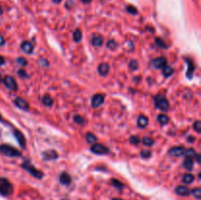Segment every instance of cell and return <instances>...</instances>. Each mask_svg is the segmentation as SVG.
Masks as SVG:
<instances>
[{
  "label": "cell",
  "instance_id": "obj_20",
  "mask_svg": "<svg viewBox=\"0 0 201 200\" xmlns=\"http://www.w3.org/2000/svg\"><path fill=\"white\" fill-rule=\"evenodd\" d=\"M184 167L185 168V170L187 171H191L193 169V161L191 158L185 157L184 161Z\"/></svg>",
  "mask_w": 201,
  "mask_h": 200
},
{
  "label": "cell",
  "instance_id": "obj_4",
  "mask_svg": "<svg viewBox=\"0 0 201 200\" xmlns=\"http://www.w3.org/2000/svg\"><path fill=\"white\" fill-rule=\"evenodd\" d=\"M154 101H155L156 107L162 111H168L170 108V104L168 102V100L166 99L163 95H157L154 98Z\"/></svg>",
  "mask_w": 201,
  "mask_h": 200
},
{
  "label": "cell",
  "instance_id": "obj_19",
  "mask_svg": "<svg viewBox=\"0 0 201 200\" xmlns=\"http://www.w3.org/2000/svg\"><path fill=\"white\" fill-rule=\"evenodd\" d=\"M98 73L101 76H106L109 73V66L106 63H101L98 66Z\"/></svg>",
  "mask_w": 201,
  "mask_h": 200
},
{
  "label": "cell",
  "instance_id": "obj_31",
  "mask_svg": "<svg viewBox=\"0 0 201 200\" xmlns=\"http://www.w3.org/2000/svg\"><path fill=\"white\" fill-rule=\"evenodd\" d=\"M142 143H143L144 145H146V146H151V145H153L154 141H153V139L150 138V137H143Z\"/></svg>",
  "mask_w": 201,
  "mask_h": 200
},
{
  "label": "cell",
  "instance_id": "obj_13",
  "mask_svg": "<svg viewBox=\"0 0 201 200\" xmlns=\"http://www.w3.org/2000/svg\"><path fill=\"white\" fill-rule=\"evenodd\" d=\"M14 135H15V137L17 138L19 144L21 145V147L25 148L26 147V138H25V136L20 131H18V130H16L14 131Z\"/></svg>",
  "mask_w": 201,
  "mask_h": 200
},
{
  "label": "cell",
  "instance_id": "obj_5",
  "mask_svg": "<svg viewBox=\"0 0 201 200\" xmlns=\"http://www.w3.org/2000/svg\"><path fill=\"white\" fill-rule=\"evenodd\" d=\"M90 150H91V152L95 153L97 155H104V154H108L109 153V149L107 148L105 145L100 144V143L93 144L90 147Z\"/></svg>",
  "mask_w": 201,
  "mask_h": 200
},
{
  "label": "cell",
  "instance_id": "obj_28",
  "mask_svg": "<svg viewBox=\"0 0 201 200\" xmlns=\"http://www.w3.org/2000/svg\"><path fill=\"white\" fill-rule=\"evenodd\" d=\"M190 193L195 197L196 199H200L201 198V188H193L192 190H190Z\"/></svg>",
  "mask_w": 201,
  "mask_h": 200
},
{
  "label": "cell",
  "instance_id": "obj_18",
  "mask_svg": "<svg viewBox=\"0 0 201 200\" xmlns=\"http://www.w3.org/2000/svg\"><path fill=\"white\" fill-rule=\"evenodd\" d=\"M184 60L186 61V63H187V68H189V69H187V72H186V76L190 79L191 76H192V74L194 73V64H193V62L191 61V60L187 59V58H184Z\"/></svg>",
  "mask_w": 201,
  "mask_h": 200
},
{
  "label": "cell",
  "instance_id": "obj_39",
  "mask_svg": "<svg viewBox=\"0 0 201 200\" xmlns=\"http://www.w3.org/2000/svg\"><path fill=\"white\" fill-rule=\"evenodd\" d=\"M193 129L195 130L198 133L201 132V122L200 121H196L195 123L193 124Z\"/></svg>",
  "mask_w": 201,
  "mask_h": 200
},
{
  "label": "cell",
  "instance_id": "obj_9",
  "mask_svg": "<svg viewBox=\"0 0 201 200\" xmlns=\"http://www.w3.org/2000/svg\"><path fill=\"white\" fill-rule=\"evenodd\" d=\"M104 102V95L103 94H95L94 96L92 97L91 100V105L93 108H97L99 106H101Z\"/></svg>",
  "mask_w": 201,
  "mask_h": 200
},
{
  "label": "cell",
  "instance_id": "obj_23",
  "mask_svg": "<svg viewBox=\"0 0 201 200\" xmlns=\"http://www.w3.org/2000/svg\"><path fill=\"white\" fill-rule=\"evenodd\" d=\"M163 74H164V76L166 78H168V77H170V76H172L174 74V69L172 68V67L166 65L163 68Z\"/></svg>",
  "mask_w": 201,
  "mask_h": 200
},
{
  "label": "cell",
  "instance_id": "obj_8",
  "mask_svg": "<svg viewBox=\"0 0 201 200\" xmlns=\"http://www.w3.org/2000/svg\"><path fill=\"white\" fill-rule=\"evenodd\" d=\"M151 65L154 67L155 69H163L164 67L167 65V60L164 57H158L156 59H154Z\"/></svg>",
  "mask_w": 201,
  "mask_h": 200
},
{
  "label": "cell",
  "instance_id": "obj_38",
  "mask_svg": "<svg viewBox=\"0 0 201 200\" xmlns=\"http://www.w3.org/2000/svg\"><path fill=\"white\" fill-rule=\"evenodd\" d=\"M17 63H18L19 65H21V66H26V64H28V61H26V58L19 57V58H17Z\"/></svg>",
  "mask_w": 201,
  "mask_h": 200
},
{
  "label": "cell",
  "instance_id": "obj_50",
  "mask_svg": "<svg viewBox=\"0 0 201 200\" xmlns=\"http://www.w3.org/2000/svg\"><path fill=\"white\" fill-rule=\"evenodd\" d=\"M0 120H1V117H0Z\"/></svg>",
  "mask_w": 201,
  "mask_h": 200
},
{
  "label": "cell",
  "instance_id": "obj_22",
  "mask_svg": "<svg viewBox=\"0 0 201 200\" xmlns=\"http://www.w3.org/2000/svg\"><path fill=\"white\" fill-rule=\"evenodd\" d=\"M157 120H158V122L161 125H166V124H168V122H169V117L167 115H165V114H159Z\"/></svg>",
  "mask_w": 201,
  "mask_h": 200
},
{
  "label": "cell",
  "instance_id": "obj_29",
  "mask_svg": "<svg viewBox=\"0 0 201 200\" xmlns=\"http://www.w3.org/2000/svg\"><path fill=\"white\" fill-rule=\"evenodd\" d=\"M184 155H185V157H189V158H191V159H192L193 157H195V156H196V152L194 151V149L189 148V149L185 150Z\"/></svg>",
  "mask_w": 201,
  "mask_h": 200
},
{
  "label": "cell",
  "instance_id": "obj_34",
  "mask_svg": "<svg viewBox=\"0 0 201 200\" xmlns=\"http://www.w3.org/2000/svg\"><path fill=\"white\" fill-rule=\"evenodd\" d=\"M139 141H140L139 138H138V136H132L130 137V142H131L132 144H133V145L138 144Z\"/></svg>",
  "mask_w": 201,
  "mask_h": 200
},
{
  "label": "cell",
  "instance_id": "obj_15",
  "mask_svg": "<svg viewBox=\"0 0 201 200\" xmlns=\"http://www.w3.org/2000/svg\"><path fill=\"white\" fill-rule=\"evenodd\" d=\"M148 125V118H146L144 115H140L137 118V126L140 129H144Z\"/></svg>",
  "mask_w": 201,
  "mask_h": 200
},
{
  "label": "cell",
  "instance_id": "obj_21",
  "mask_svg": "<svg viewBox=\"0 0 201 200\" xmlns=\"http://www.w3.org/2000/svg\"><path fill=\"white\" fill-rule=\"evenodd\" d=\"M194 179H195V178H194V176L192 174L187 173V174H184L183 176V183H185V184H189L194 181Z\"/></svg>",
  "mask_w": 201,
  "mask_h": 200
},
{
  "label": "cell",
  "instance_id": "obj_42",
  "mask_svg": "<svg viewBox=\"0 0 201 200\" xmlns=\"http://www.w3.org/2000/svg\"><path fill=\"white\" fill-rule=\"evenodd\" d=\"M4 63H5V59H4V57L0 56V66H1V65H3Z\"/></svg>",
  "mask_w": 201,
  "mask_h": 200
},
{
  "label": "cell",
  "instance_id": "obj_40",
  "mask_svg": "<svg viewBox=\"0 0 201 200\" xmlns=\"http://www.w3.org/2000/svg\"><path fill=\"white\" fill-rule=\"evenodd\" d=\"M18 75L21 77V78H23V79H26V78H28V74H26V72L25 70H23V69H20L18 71Z\"/></svg>",
  "mask_w": 201,
  "mask_h": 200
},
{
  "label": "cell",
  "instance_id": "obj_30",
  "mask_svg": "<svg viewBox=\"0 0 201 200\" xmlns=\"http://www.w3.org/2000/svg\"><path fill=\"white\" fill-rule=\"evenodd\" d=\"M129 68L132 71H136L138 69V63L136 60H131V62L129 64Z\"/></svg>",
  "mask_w": 201,
  "mask_h": 200
},
{
  "label": "cell",
  "instance_id": "obj_11",
  "mask_svg": "<svg viewBox=\"0 0 201 200\" xmlns=\"http://www.w3.org/2000/svg\"><path fill=\"white\" fill-rule=\"evenodd\" d=\"M175 192L179 196H187V195H189L190 190L184 185H179L175 188Z\"/></svg>",
  "mask_w": 201,
  "mask_h": 200
},
{
  "label": "cell",
  "instance_id": "obj_35",
  "mask_svg": "<svg viewBox=\"0 0 201 200\" xmlns=\"http://www.w3.org/2000/svg\"><path fill=\"white\" fill-rule=\"evenodd\" d=\"M127 11H128L129 13H131V14H132V15L137 14V9L136 7H133V6H132V5H129L128 7H127Z\"/></svg>",
  "mask_w": 201,
  "mask_h": 200
},
{
  "label": "cell",
  "instance_id": "obj_44",
  "mask_svg": "<svg viewBox=\"0 0 201 200\" xmlns=\"http://www.w3.org/2000/svg\"><path fill=\"white\" fill-rule=\"evenodd\" d=\"M196 158H197V163L200 164L201 163L200 162V154H196Z\"/></svg>",
  "mask_w": 201,
  "mask_h": 200
},
{
  "label": "cell",
  "instance_id": "obj_16",
  "mask_svg": "<svg viewBox=\"0 0 201 200\" xmlns=\"http://www.w3.org/2000/svg\"><path fill=\"white\" fill-rule=\"evenodd\" d=\"M21 48L24 52H26V54H31L32 53V50H33V46L31 45V42L29 41H24L22 44H21Z\"/></svg>",
  "mask_w": 201,
  "mask_h": 200
},
{
  "label": "cell",
  "instance_id": "obj_10",
  "mask_svg": "<svg viewBox=\"0 0 201 200\" xmlns=\"http://www.w3.org/2000/svg\"><path fill=\"white\" fill-rule=\"evenodd\" d=\"M15 104L18 106V107L20 109H22V110H25V111H29L30 109V105L29 103L26 101L25 99L21 98V97H17L16 100H15Z\"/></svg>",
  "mask_w": 201,
  "mask_h": 200
},
{
  "label": "cell",
  "instance_id": "obj_26",
  "mask_svg": "<svg viewBox=\"0 0 201 200\" xmlns=\"http://www.w3.org/2000/svg\"><path fill=\"white\" fill-rule=\"evenodd\" d=\"M111 183H112L113 186H115V188H118V189H123L124 188L123 183H121L120 181H118V179H111Z\"/></svg>",
  "mask_w": 201,
  "mask_h": 200
},
{
  "label": "cell",
  "instance_id": "obj_25",
  "mask_svg": "<svg viewBox=\"0 0 201 200\" xmlns=\"http://www.w3.org/2000/svg\"><path fill=\"white\" fill-rule=\"evenodd\" d=\"M86 141H88L89 143H95L96 141H97V138H96V136L93 135V133H91V132H89V133H86Z\"/></svg>",
  "mask_w": 201,
  "mask_h": 200
},
{
  "label": "cell",
  "instance_id": "obj_14",
  "mask_svg": "<svg viewBox=\"0 0 201 200\" xmlns=\"http://www.w3.org/2000/svg\"><path fill=\"white\" fill-rule=\"evenodd\" d=\"M42 155H43V159L47 160V161H49V160H54L58 157V154L55 150H47L43 152Z\"/></svg>",
  "mask_w": 201,
  "mask_h": 200
},
{
  "label": "cell",
  "instance_id": "obj_37",
  "mask_svg": "<svg viewBox=\"0 0 201 200\" xmlns=\"http://www.w3.org/2000/svg\"><path fill=\"white\" fill-rule=\"evenodd\" d=\"M155 42H156V44L159 46V47H161V48H167V46H166V44H165V42L162 40V39H160V38H156L155 39Z\"/></svg>",
  "mask_w": 201,
  "mask_h": 200
},
{
  "label": "cell",
  "instance_id": "obj_2",
  "mask_svg": "<svg viewBox=\"0 0 201 200\" xmlns=\"http://www.w3.org/2000/svg\"><path fill=\"white\" fill-rule=\"evenodd\" d=\"M0 152L7 157H20L22 155L21 152H20L18 149L12 147L11 145H8V144L0 145Z\"/></svg>",
  "mask_w": 201,
  "mask_h": 200
},
{
  "label": "cell",
  "instance_id": "obj_3",
  "mask_svg": "<svg viewBox=\"0 0 201 200\" xmlns=\"http://www.w3.org/2000/svg\"><path fill=\"white\" fill-rule=\"evenodd\" d=\"M22 168H24L26 172H29L32 177H35V178H36V179H42L43 176H44L43 173H42L41 171L37 170L36 168H35V167H33L30 162L24 163V164L22 165Z\"/></svg>",
  "mask_w": 201,
  "mask_h": 200
},
{
  "label": "cell",
  "instance_id": "obj_48",
  "mask_svg": "<svg viewBox=\"0 0 201 200\" xmlns=\"http://www.w3.org/2000/svg\"><path fill=\"white\" fill-rule=\"evenodd\" d=\"M2 13H3V11H2V8L0 7V15H2Z\"/></svg>",
  "mask_w": 201,
  "mask_h": 200
},
{
  "label": "cell",
  "instance_id": "obj_47",
  "mask_svg": "<svg viewBox=\"0 0 201 200\" xmlns=\"http://www.w3.org/2000/svg\"><path fill=\"white\" fill-rule=\"evenodd\" d=\"M112 200H123V199H121V198H112Z\"/></svg>",
  "mask_w": 201,
  "mask_h": 200
},
{
  "label": "cell",
  "instance_id": "obj_17",
  "mask_svg": "<svg viewBox=\"0 0 201 200\" xmlns=\"http://www.w3.org/2000/svg\"><path fill=\"white\" fill-rule=\"evenodd\" d=\"M91 44L93 46H101L103 44V37L100 35H94L91 38Z\"/></svg>",
  "mask_w": 201,
  "mask_h": 200
},
{
  "label": "cell",
  "instance_id": "obj_33",
  "mask_svg": "<svg viewBox=\"0 0 201 200\" xmlns=\"http://www.w3.org/2000/svg\"><path fill=\"white\" fill-rule=\"evenodd\" d=\"M74 121H75L77 124L79 125H83L84 122V120L82 116H79V115H76L75 117H74Z\"/></svg>",
  "mask_w": 201,
  "mask_h": 200
},
{
  "label": "cell",
  "instance_id": "obj_7",
  "mask_svg": "<svg viewBox=\"0 0 201 200\" xmlns=\"http://www.w3.org/2000/svg\"><path fill=\"white\" fill-rule=\"evenodd\" d=\"M184 152H185V149L182 147V146H174V147H172L169 150L168 153L172 157H180L184 155Z\"/></svg>",
  "mask_w": 201,
  "mask_h": 200
},
{
  "label": "cell",
  "instance_id": "obj_6",
  "mask_svg": "<svg viewBox=\"0 0 201 200\" xmlns=\"http://www.w3.org/2000/svg\"><path fill=\"white\" fill-rule=\"evenodd\" d=\"M3 83L5 84V86L7 88H9L10 90H17V82L16 79L11 77V76H6L3 79Z\"/></svg>",
  "mask_w": 201,
  "mask_h": 200
},
{
  "label": "cell",
  "instance_id": "obj_36",
  "mask_svg": "<svg viewBox=\"0 0 201 200\" xmlns=\"http://www.w3.org/2000/svg\"><path fill=\"white\" fill-rule=\"evenodd\" d=\"M107 47H108L109 49H115L117 47V43L115 42V40H109L108 42H107Z\"/></svg>",
  "mask_w": 201,
  "mask_h": 200
},
{
  "label": "cell",
  "instance_id": "obj_1",
  "mask_svg": "<svg viewBox=\"0 0 201 200\" xmlns=\"http://www.w3.org/2000/svg\"><path fill=\"white\" fill-rule=\"evenodd\" d=\"M13 184L5 178H0V195L9 196L13 193Z\"/></svg>",
  "mask_w": 201,
  "mask_h": 200
},
{
  "label": "cell",
  "instance_id": "obj_32",
  "mask_svg": "<svg viewBox=\"0 0 201 200\" xmlns=\"http://www.w3.org/2000/svg\"><path fill=\"white\" fill-rule=\"evenodd\" d=\"M140 156H141L142 158H149L151 156V151L148 150V149H145V150H142L141 152H140Z\"/></svg>",
  "mask_w": 201,
  "mask_h": 200
},
{
  "label": "cell",
  "instance_id": "obj_41",
  "mask_svg": "<svg viewBox=\"0 0 201 200\" xmlns=\"http://www.w3.org/2000/svg\"><path fill=\"white\" fill-rule=\"evenodd\" d=\"M4 44H5V39L1 36H0V46H2Z\"/></svg>",
  "mask_w": 201,
  "mask_h": 200
},
{
  "label": "cell",
  "instance_id": "obj_45",
  "mask_svg": "<svg viewBox=\"0 0 201 200\" xmlns=\"http://www.w3.org/2000/svg\"><path fill=\"white\" fill-rule=\"evenodd\" d=\"M82 2H84V3H89L91 0H80Z\"/></svg>",
  "mask_w": 201,
  "mask_h": 200
},
{
  "label": "cell",
  "instance_id": "obj_24",
  "mask_svg": "<svg viewBox=\"0 0 201 200\" xmlns=\"http://www.w3.org/2000/svg\"><path fill=\"white\" fill-rule=\"evenodd\" d=\"M42 104L44 106L50 107V106H52V104H53V100H52V98L49 95H44L42 97Z\"/></svg>",
  "mask_w": 201,
  "mask_h": 200
},
{
  "label": "cell",
  "instance_id": "obj_43",
  "mask_svg": "<svg viewBox=\"0 0 201 200\" xmlns=\"http://www.w3.org/2000/svg\"><path fill=\"white\" fill-rule=\"evenodd\" d=\"M195 140V137H192V136H189V142H193Z\"/></svg>",
  "mask_w": 201,
  "mask_h": 200
},
{
  "label": "cell",
  "instance_id": "obj_49",
  "mask_svg": "<svg viewBox=\"0 0 201 200\" xmlns=\"http://www.w3.org/2000/svg\"><path fill=\"white\" fill-rule=\"evenodd\" d=\"M62 200H67V199H62Z\"/></svg>",
  "mask_w": 201,
  "mask_h": 200
},
{
  "label": "cell",
  "instance_id": "obj_12",
  "mask_svg": "<svg viewBox=\"0 0 201 200\" xmlns=\"http://www.w3.org/2000/svg\"><path fill=\"white\" fill-rule=\"evenodd\" d=\"M59 181L63 185H69L71 183V182H72V178H71V176L68 174V173L64 172V173H62L61 175H60Z\"/></svg>",
  "mask_w": 201,
  "mask_h": 200
},
{
  "label": "cell",
  "instance_id": "obj_46",
  "mask_svg": "<svg viewBox=\"0 0 201 200\" xmlns=\"http://www.w3.org/2000/svg\"><path fill=\"white\" fill-rule=\"evenodd\" d=\"M52 1L54 2V3H60V2L62 1V0H52Z\"/></svg>",
  "mask_w": 201,
  "mask_h": 200
},
{
  "label": "cell",
  "instance_id": "obj_27",
  "mask_svg": "<svg viewBox=\"0 0 201 200\" xmlns=\"http://www.w3.org/2000/svg\"><path fill=\"white\" fill-rule=\"evenodd\" d=\"M73 37H74V40H75L76 42H79V41L82 40V37H83V32H82V31L77 30L75 32H74Z\"/></svg>",
  "mask_w": 201,
  "mask_h": 200
}]
</instances>
